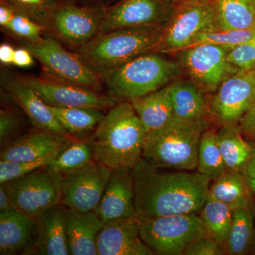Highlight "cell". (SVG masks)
Masks as SVG:
<instances>
[{
    "instance_id": "14",
    "label": "cell",
    "mask_w": 255,
    "mask_h": 255,
    "mask_svg": "<svg viewBox=\"0 0 255 255\" xmlns=\"http://www.w3.org/2000/svg\"><path fill=\"white\" fill-rule=\"evenodd\" d=\"M172 9L167 0H122L106 9L100 33L151 25L165 26Z\"/></svg>"
},
{
    "instance_id": "43",
    "label": "cell",
    "mask_w": 255,
    "mask_h": 255,
    "mask_svg": "<svg viewBox=\"0 0 255 255\" xmlns=\"http://www.w3.org/2000/svg\"><path fill=\"white\" fill-rule=\"evenodd\" d=\"M16 13L17 11L12 6L1 1V6H0V25L1 26L4 28H6L11 22Z\"/></svg>"
},
{
    "instance_id": "30",
    "label": "cell",
    "mask_w": 255,
    "mask_h": 255,
    "mask_svg": "<svg viewBox=\"0 0 255 255\" xmlns=\"http://www.w3.org/2000/svg\"><path fill=\"white\" fill-rule=\"evenodd\" d=\"M49 107L68 134L83 133L94 130L105 116L103 111L97 109Z\"/></svg>"
},
{
    "instance_id": "11",
    "label": "cell",
    "mask_w": 255,
    "mask_h": 255,
    "mask_svg": "<svg viewBox=\"0 0 255 255\" xmlns=\"http://www.w3.org/2000/svg\"><path fill=\"white\" fill-rule=\"evenodd\" d=\"M48 106L55 107H85L105 110L118 101L85 87L60 81L48 76H19Z\"/></svg>"
},
{
    "instance_id": "18",
    "label": "cell",
    "mask_w": 255,
    "mask_h": 255,
    "mask_svg": "<svg viewBox=\"0 0 255 255\" xmlns=\"http://www.w3.org/2000/svg\"><path fill=\"white\" fill-rule=\"evenodd\" d=\"M98 255H152L142 241L137 218L114 220L105 223L97 241Z\"/></svg>"
},
{
    "instance_id": "36",
    "label": "cell",
    "mask_w": 255,
    "mask_h": 255,
    "mask_svg": "<svg viewBox=\"0 0 255 255\" xmlns=\"http://www.w3.org/2000/svg\"><path fill=\"white\" fill-rule=\"evenodd\" d=\"M5 29L25 41L37 43L43 38L42 33L47 28L26 15L17 12Z\"/></svg>"
},
{
    "instance_id": "26",
    "label": "cell",
    "mask_w": 255,
    "mask_h": 255,
    "mask_svg": "<svg viewBox=\"0 0 255 255\" xmlns=\"http://www.w3.org/2000/svg\"><path fill=\"white\" fill-rule=\"evenodd\" d=\"M217 141L227 169L243 172L253 155L254 147L242 137L236 126H223L217 132Z\"/></svg>"
},
{
    "instance_id": "20",
    "label": "cell",
    "mask_w": 255,
    "mask_h": 255,
    "mask_svg": "<svg viewBox=\"0 0 255 255\" xmlns=\"http://www.w3.org/2000/svg\"><path fill=\"white\" fill-rule=\"evenodd\" d=\"M70 141L68 136L37 130L15 139L1 148L0 159L29 162L58 155Z\"/></svg>"
},
{
    "instance_id": "27",
    "label": "cell",
    "mask_w": 255,
    "mask_h": 255,
    "mask_svg": "<svg viewBox=\"0 0 255 255\" xmlns=\"http://www.w3.org/2000/svg\"><path fill=\"white\" fill-rule=\"evenodd\" d=\"M218 27L223 30L255 28V6L253 0H213Z\"/></svg>"
},
{
    "instance_id": "12",
    "label": "cell",
    "mask_w": 255,
    "mask_h": 255,
    "mask_svg": "<svg viewBox=\"0 0 255 255\" xmlns=\"http://www.w3.org/2000/svg\"><path fill=\"white\" fill-rule=\"evenodd\" d=\"M255 100V69L241 70L222 82L210 102L209 110L223 126H236Z\"/></svg>"
},
{
    "instance_id": "32",
    "label": "cell",
    "mask_w": 255,
    "mask_h": 255,
    "mask_svg": "<svg viewBox=\"0 0 255 255\" xmlns=\"http://www.w3.org/2000/svg\"><path fill=\"white\" fill-rule=\"evenodd\" d=\"M197 172L214 180L226 170L217 141V132L206 129L201 135L198 152Z\"/></svg>"
},
{
    "instance_id": "41",
    "label": "cell",
    "mask_w": 255,
    "mask_h": 255,
    "mask_svg": "<svg viewBox=\"0 0 255 255\" xmlns=\"http://www.w3.org/2000/svg\"><path fill=\"white\" fill-rule=\"evenodd\" d=\"M34 57L29 50L25 48H19L15 50L14 63L13 65L19 68H27L34 63Z\"/></svg>"
},
{
    "instance_id": "24",
    "label": "cell",
    "mask_w": 255,
    "mask_h": 255,
    "mask_svg": "<svg viewBox=\"0 0 255 255\" xmlns=\"http://www.w3.org/2000/svg\"><path fill=\"white\" fill-rule=\"evenodd\" d=\"M130 102L147 132L160 128L174 118L168 85Z\"/></svg>"
},
{
    "instance_id": "28",
    "label": "cell",
    "mask_w": 255,
    "mask_h": 255,
    "mask_svg": "<svg viewBox=\"0 0 255 255\" xmlns=\"http://www.w3.org/2000/svg\"><path fill=\"white\" fill-rule=\"evenodd\" d=\"M251 202L233 211L232 224L224 248L231 255L249 252L254 241V223Z\"/></svg>"
},
{
    "instance_id": "9",
    "label": "cell",
    "mask_w": 255,
    "mask_h": 255,
    "mask_svg": "<svg viewBox=\"0 0 255 255\" xmlns=\"http://www.w3.org/2000/svg\"><path fill=\"white\" fill-rule=\"evenodd\" d=\"M218 27L213 0H187L178 3L164 26L158 51L173 53L187 48L202 32Z\"/></svg>"
},
{
    "instance_id": "38",
    "label": "cell",
    "mask_w": 255,
    "mask_h": 255,
    "mask_svg": "<svg viewBox=\"0 0 255 255\" xmlns=\"http://www.w3.org/2000/svg\"><path fill=\"white\" fill-rule=\"evenodd\" d=\"M20 128L17 116L11 111H0V144L1 147L14 140Z\"/></svg>"
},
{
    "instance_id": "8",
    "label": "cell",
    "mask_w": 255,
    "mask_h": 255,
    "mask_svg": "<svg viewBox=\"0 0 255 255\" xmlns=\"http://www.w3.org/2000/svg\"><path fill=\"white\" fill-rule=\"evenodd\" d=\"M1 185L14 209L34 219L61 204L63 176L46 167Z\"/></svg>"
},
{
    "instance_id": "25",
    "label": "cell",
    "mask_w": 255,
    "mask_h": 255,
    "mask_svg": "<svg viewBox=\"0 0 255 255\" xmlns=\"http://www.w3.org/2000/svg\"><path fill=\"white\" fill-rule=\"evenodd\" d=\"M251 190L239 171L226 169L210 184L209 196L222 201L233 211L251 202Z\"/></svg>"
},
{
    "instance_id": "1",
    "label": "cell",
    "mask_w": 255,
    "mask_h": 255,
    "mask_svg": "<svg viewBox=\"0 0 255 255\" xmlns=\"http://www.w3.org/2000/svg\"><path fill=\"white\" fill-rule=\"evenodd\" d=\"M143 159L132 169L138 216L201 213L209 195L211 179L199 172H161Z\"/></svg>"
},
{
    "instance_id": "45",
    "label": "cell",
    "mask_w": 255,
    "mask_h": 255,
    "mask_svg": "<svg viewBox=\"0 0 255 255\" xmlns=\"http://www.w3.org/2000/svg\"><path fill=\"white\" fill-rule=\"evenodd\" d=\"M15 209L9 194L2 185H0V212H6Z\"/></svg>"
},
{
    "instance_id": "47",
    "label": "cell",
    "mask_w": 255,
    "mask_h": 255,
    "mask_svg": "<svg viewBox=\"0 0 255 255\" xmlns=\"http://www.w3.org/2000/svg\"><path fill=\"white\" fill-rule=\"evenodd\" d=\"M253 1H254V4H255V0H253Z\"/></svg>"
},
{
    "instance_id": "19",
    "label": "cell",
    "mask_w": 255,
    "mask_h": 255,
    "mask_svg": "<svg viewBox=\"0 0 255 255\" xmlns=\"http://www.w3.org/2000/svg\"><path fill=\"white\" fill-rule=\"evenodd\" d=\"M37 220L14 209L0 212V255H33Z\"/></svg>"
},
{
    "instance_id": "5",
    "label": "cell",
    "mask_w": 255,
    "mask_h": 255,
    "mask_svg": "<svg viewBox=\"0 0 255 255\" xmlns=\"http://www.w3.org/2000/svg\"><path fill=\"white\" fill-rule=\"evenodd\" d=\"M175 62L156 53L140 55L102 75L111 97L117 101H132L166 86L179 73Z\"/></svg>"
},
{
    "instance_id": "17",
    "label": "cell",
    "mask_w": 255,
    "mask_h": 255,
    "mask_svg": "<svg viewBox=\"0 0 255 255\" xmlns=\"http://www.w3.org/2000/svg\"><path fill=\"white\" fill-rule=\"evenodd\" d=\"M104 223L114 220L137 218L132 169L112 170L110 179L97 209Z\"/></svg>"
},
{
    "instance_id": "21",
    "label": "cell",
    "mask_w": 255,
    "mask_h": 255,
    "mask_svg": "<svg viewBox=\"0 0 255 255\" xmlns=\"http://www.w3.org/2000/svg\"><path fill=\"white\" fill-rule=\"evenodd\" d=\"M67 214L68 208L59 204L37 218L38 234L33 255H70L67 236Z\"/></svg>"
},
{
    "instance_id": "2",
    "label": "cell",
    "mask_w": 255,
    "mask_h": 255,
    "mask_svg": "<svg viewBox=\"0 0 255 255\" xmlns=\"http://www.w3.org/2000/svg\"><path fill=\"white\" fill-rule=\"evenodd\" d=\"M147 130L130 102L110 109L90 141L94 160L113 170L133 169L142 159Z\"/></svg>"
},
{
    "instance_id": "40",
    "label": "cell",
    "mask_w": 255,
    "mask_h": 255,
    "mask_svg": "<svg viewBox=\"0 0 255 255\" xmlns=\"http://www.w3.org/2000/svg\"><path fill=\"white\" fill-rule=\"evenodd\" d=\"M238 128L242 133L255 139V100L240 121Z\"/></svg>"
},
{
    "instance_id": "7",
    "label": "cell",
    "mask_w": 255,
    "mask_h": 255,
    "mask_svg": "<svg viewBox=\"0 0 255 255\" xmlns=\"http://www.w3.org/2000/svg\"><path fill=\"white\" fill-rule=\"evenodd\" d=\"M24 46L41 64L47 76L96 92L102 90L100 75L80 55L65 49L52 37L37 43L26 41Z\"/></svg>"
},
{
    "instance_id": "31",
    "label": "cell",
    "mask_w": 255,
    "mask_h": 255,
    "mask_svg": "<svg viewBox=\"0 0 255 255\" xmlns=\"http://www.w3.org/2000/svg\"><path fill=\"white\" fill-rule=\"evenodd\" d=\"M93 160V147L89 140H70L46 168L65 176L82 168Z\"/></svg>"
},
{
    "instance_id": "44",
    "label": "cell",
    "mask_w": 255,
    "mask_h": 255,
    "mask_svg": "<svg viewBox=\"0 0 255 255\" xmlns=\"http://www.w3.org/2000/svg\"><path fill=\"white\" fill-rule=\"evenodd\" d=\"M15 50L12 46L6 43L0 46V60L4 65H11L14 63Z\"/></svg>"
},
{
    "instance_id": "4",
    "label": "cell",
    "mask_w": 255,
    "mask_h": 255,
    "mask_svg": "<svg viewBox=\"0 0 255 255\" xmlns=\"http://www.w3.org/2000/svg\"><path fill=\"white\" fill-rule=\"evenodd\" d=\"M207 127L205 119L174 117L164 127L147 132L142 158L156 168L194 170L197 168L199 142Z\"/></svg>"
},
{
    "instance_id": "33",
    "label": "cell",
    "mask_w": 255,
    "mask_h": 255,
    "mask_svg": "<svg viewBox=\"0 0 255 255\" xmlns=\"http://www.w3.org/2000/svg\"><path fill=\"white\" fill-rule=\"evenodd\" d=\"M255 36V28L245 30H223L214 28L198 34L189 47L211 44L222 47L229 51L238 45L249 41Z\"/></svg>"
},
{
    "instance_id": "6",
    "label": "cell",
    "mask_w": 255,
    "mask_h": 255,
    "mask_svg": "<svg viewBox=\"0 0 255 255\" xmlns=\"http://www.w3.org/2000/svg\"><path fill=\"white\" fill-rule=\"evenodd\" d=\"M140 237L154 253L181 255L193 242L207 236L200 215L138 216Z\"/></svg>"
},
{
    "instance_id": "16",
    "label": "cell",
    "mask_w": 255,
    "mask_h": 255,
    "mask_svg": "<svg viewBox=\"0 0 255 255\" xmlns=\"http://www.w3.org/2000/svg\"><path fill=\"white\" fill-rule=\"evenodd\" d=\"M1 84L10 98L21 107L36 129L68 136V132L59 123L49 106L46 105L19 76L3 74Z\"/></svg>"
},
{
    "instance_id": "22",
    "label": "cell",
    "mask_w": 255,
    "mask_h": 255,
    "mask_svg": "<svg viewBox=\"0 0 255 255\" xmlns=\"http://www.w3.org/2000/svg\"><path fill=\"white\" fill-rule=\"evenodd\" d=\"M105 226L95 211L78 212L68 209L67 236L71 255H98L97 241Z\"/></svg>"
},
{
    "instance_id": "39",
    "label": "cell",
    "mask_w": 255,
    "mask_h": 255,
    "mask_svg": "<svg viewBox=\"0 0 255 255\" xmlns=\"http://www.w3.org/2000/svg\"><path fill=\"white\" fill-rule=\"evenodd\" d=\"M224 246L206 236L193 242L184 252L186 255H221L226 254Z\"/></svg>"
},
{
    "instance_id": "35",
    "label": "cell",
    "mask_w": 255,
    "mask_h": 255,
    "mask_svg": "<svg viewBox=\"0 0 255 255\" xmlns=\"http://www.w3.org/2000/svg\"><path fill=\"white\" fill-rule=\"evenodd\" d=\"M56 155L46 157L38 160L29 162H12V161L0 160V184L16 180L36 172L38 169L46 167L51 163Z\"/></svg>"
},
{
    "instance_id": "3",
    "label": "cell",
    "mask_w": 255,
    "mask_h": 255,
    "mask_svg": "<svg viewBox=\"0 0 255 255\" xmlns=\"http://www.w3.org/2000/svg\"><path fill=\"white\" fill-rule=\"evenodd\" d=\"M164 30L162 25H151L99 33L79 48L78 55L102 76L133 58L158 51Z\"/></svg>"
},
{
    "instance_id": "46",
    "label": "cell",
    "mask_w": 255,
    "mask_h": 255,
    "mask_svg": "<svg viewBox=\"0 0 255 255\" xmlns=\"http://www.w3.org/2000/svg\"><path fill=\"white\" fill-rule=\"evenodd\" d=\"M167 1H172V2L178 3L182 2V1H187V0H167Z\"/></svg>"
},
{
    "instance_id": "13",
    "label": "cell",
    "mask_w": 255,
    "mask_h": 255,
    "mask_svg": "<svg viewBox=\"0 0 255 255\" xmlns=\"http://www.w3.org/2000/svg\"><path fill=\"white\" fill-rule=\"evenodd\" d=\"M180 60L193 81L209 91L241 70L228 63V50L211 44L196 45L179 50Z\"/></svg>"
},
{
    "instance_id": "29",
    "label": "cell",
    "mask_w": 255,
    "mask_h": 255,
    "mask_svg": "<svg viewBox=\"0 0 255 255\" xmlns=\"http://www.w3.org/2000/svg\"><path fill=\"white\" fill-rule=\"evenodd\" d=\"M233 211L222 201L209 195L200 216L206 234L224 246L232 224Z\"/></svg>"
},
{
    "instance_id": "34",
    "label": "cell",
    "mask_w": 255,
    "mask_h": 255,
    "mask_svg": "<svg viewBox=\"0 0 255 255\" xmlns=\"http://www.w3.org/2000/svg\"><path fill=\"white\" fill-rule=\"evenodd\" d=\"M10 5L18 13L35 20L48 28L50 18L56 4L54 0H1Z\"/></svg>"
},
{
    "instance_id": "37",
    "label": "cell",
    "mask_w": 255,
    "mask_h": 255,
    "mask_svg": "<svg viewBox=\"0 0 255 255\" xmlns=\"http://www.w3.org/2000/svg\"><path fill=\"white\" fill-rule=\"evenodd\" d=\"M228 63L241 70L255 69V36L249 41L238 45L228 51Z\"/></svg>"
},
{
    "instance_id": "42",
    "label": "cell",
    "mask_w": 255,
    "mask_h": 255,
    "mask_svg": "<svg viewBox=\"0 0 255 255\" xmlns=\"http://www.w3.org/2000/svg\"><path fill=\"white\" fill-rule=\"evenodd\" d=\"M242 173L244 175L247 184L251 192L255 194V147L253 155Z\"/></svg>"
},
{
    "instance_id": "15",
    "label": "cell",
    "mask_w": 255,
    "mask_h": 255,
    "mask_svg": "<svg viewBox=\"0 0 255 255\" xmlns=\"http://www.w3.org/2000/svg\"><path fill=\"white\" fill-rule=\"evenodd\" d=\"M106 9L74 6L57 7L48 27L59 39L80 48L100 33Z\"/></svg>"
},
{
    "instance_id": "23",
    "label": "cell",
    "mask_w": 255,
    "mask_h": 255,
    "mask_svg": "<svg viewBox=\"0 0 255 255\" xmlns=\"http://www.w3.org/2000/svg\"><path fill=\"white\" fill-rule=\"evenodd\" d=\"M174 118L202 120L206 112L203 89L193 80H176L168 85Z\"/></svg>"
},
{
    "instance_id": "10",
    "label": "cell",
    "mask_w": 255,
    "mask_h": 255,
    "mask_svg": "<svg viewBox=\"0 0 255 255\" xmlns=\"http://www.w3.org/2000/svg\"><path fill=\"white\" fill-rule=\"evenodd\" d=\"M112 169L93 160L63 176L61 204L78 212L95 211L110 179Z\"/></svg>"
}]
</instances>
